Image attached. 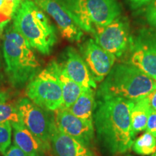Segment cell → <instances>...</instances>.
Instances as JSON below:
<instances>
[{"instance_id": "1", "label": "cell", "mask_w": 156, "mask_h": 156, "mask_svg": "<svg viewBox=\"0 0 156 156\" xmlns=\"http://www.w3.org/2000/svg\"><path fill=\"white\" fill-rule=\"evenodd\" d=\"M96 99V98H95ZM133 101L118 98L96 99L93 121L101 147L112 155L124 154L132 147L130 112Z\"/></svg>"}, {"instance_id": "2", "label": "cell", "mask_w": 156, "mask_h": 156, "mask_svg": "<svg viewBox=\"0 0 156 156\" xmlns=\"http://www.w3.org/2000/svg\"><path fill=\"white\" fill-rule=\"evenodd\" d=\"M3 55L6 75L15 88L26 86L40 72L41 65L34 48L12 24L6 30Z\"/></svg>"}, {"instance_id": "3", "label": "cell", "mask_w": 156, "mask_h": 156, "mask_svg": "<svg viewBox=\"0 0 156 156\" xmlns=\"http://www.w3.org/2000/svg\"><path fill=\"white\" fill-rule=\"evenodd\" d=\"M156 90V81L127 63L114 64L101 82L96 93L98 100L118 98L134 101L151 95Z\"/></svg>"}, {"instance_id": "4", "label": "cell", "mask_w": 156, "mask_h": 156, "mask_svg": "<svg viewBox=\"0 0 156 156\" xmlns=\"http://www.w3.org/2000/svg\"><path fill=\"white\" fill-rule=\"evenodd\" d=\"M12 25L34 49L49 55L57 42L55 26L33 0H22L12 17Z\"/></svg>"}, {"instance_id": "5", "label": "cell", "mask_w": 156, "mask_h": 156, "mask_svg": "<svg viewBox=\"0 0 156 156\" xmlns=\"http://www.w3.org/2000/svg\"><path fill=\"white\" fill-rule=\"evenodd\" d=\"M83 31L93 34L122 15L118 0H58Z\"/></svg>"}, {"instance_id": "6", "label": "cell", "mask_w": 156, "mask_h": 156, "mask_svg": "<svg viewBox=\"0 0 156 156\" xmlns=\"http://www.w3.org/2000/svg\"><path fill=\"white\" fill-rule=\"evenodd\" d=\"M125 55L126 63L134 66L156 81V30L142 28L130 38Z\"/></svg>"}, {"instance_id": "7", "label": "cell", "mask_w": 156, "mask_h": 156, "mask_svg": "<svg viewBox=\"0 0 156 156\" xmlns=\"http://www.w3.org/2000/svg\"><path fill=\"white\" fill-rule=\"evenodd\" d=\"M25 94L33 102L48 112L62 108L63 95L60 82L46 67L26 85Z\"/></svg>"}, {"instance_id": "8", "label": "cell", "mask_w": 156, "mask_h": 156, "mask_svg": "<svg viewBox=\"0 0 156 156\" xmlns=\"http://www.w3.org/2000/svg\"><path fill=\"white\" fill-rule=\"evenodd\" d=\"M22 122L25 127L38 140L46 153L51 151V130L54 115L30 100L22 98L16 103Z\"/></svg>"}, {"instance_id": "9", "label": "cell", "mask_w": 156, "mask_h": 156, "mask_svg": "<svg viewBox=\"0 0 156 156\" xmlns=\"http://www.w3.org/2000/svg\"><path fill=\"white\" fill-rule=\"evenodd\" d=\"M131 36L129 19L122 15L106 26L98 28L93 34L95 41L116 58L125 55Z\"/></svg>"}, {"instance_id": "10", "label": "cell", "mask_w": 156, "mask_h": 156, "mask_svg": "<svg viewBox=\"0 0 156 156\" xmlns=\"http://www.w3.org/2000/svg\"><path fill=\"white\" fill-rule=\"evenodd\" d=\"M80 54L95 83H101L115 64L116 58L101 47L93 38L79 46Z\"/></svg>"}, {"instance_id": "11", "label": "cell", "mask_w": 156, "mask_h": 156, "mask_svg": "<svg viewBox=\"0 0 156 156\" xmlns=\"http://www.w3.org/2000/svg\"><path fill=\"white\" fill-rule=\"evenodd\" d=\"M56 126L61 131L87 147H95V129L93 121L85 120L75 116L67 109L54 112Z\"/></svg>"}, {"instance_id": "12", "label": "cell", "mask_w": 156, "mask_h": 156, "mask_svg": "<svg viewBox=\"0 0 156 156\" xmlns=\"http://www.w3.org/2000/svg\"><path fill=\"white\" fill-rule=\"evenodd\" d=\"M45 13L51 17L57 25L60 34L71 43L80 42L83 31L77 25L65 7L58 0H33Z\"/></svg>"}, {"instance_id": "13", "label": "cell", "mask_w": 156, "mask_h": 156, "mask_svg": "<svg viewBox=\"0 0 156 156\" xmlns=\"http://www.w3.org/2000/svg\"><path fill=\"white\" fill-rule=\"evenodd\" d=\"M58 63L70 79L83 90L95 89L97 84L93 79L86 64L77 50L68 46L62 51Z\"/></svg>"}, {"instance_id": "14", "label": "cell", "mask_w": 156, "mask_h": 156, "mask_svg": "<svg viewBox=\"0 0 156 156\" xmlns=\"http://www.w3.org/2000/svg\"><path fill=\"white\" fill-rule=\"evenodd\" d=\"M51 147L54 156H98L94 149L61 131L56 126L55 119L51 130Z\"/></svg>"}, {"instance_id": "15", "label": "cell", "mask_w": 156, "mask_h": 156, "mask_svg": "<svg viewBox=\"0 0 156 156\" xmlns=\"http://www.w3.org/2000/svg\"><path fill=\"white\" fill-rule=\"evenodd\" d=\"M47 67L57 77L62 85L63 95V105L62 108H69L77 100L84 90L80 85L68 77L57 61L53 60L48 64Z\"/></svg>"}, {"instance_id": "16", "label": "cell", "mask_w": 156, "mask_h": 156, "mask_svg": "<svg viewBox=\"0 0 156 156\" xmlns=\"http://www.w3.org/2000/svg\"><path fill=\"white\" fill-rule=\"evenodd\" d=\"M14 145L28 156H46V152L23 123L12 124Z\"/></svg>"}, {"instance_id": "17", "label": "cell", "mask_w": 156, "mask_h": 156, "mask_svg": "<svg viewBox=\"0 0 156 156\" xmlns=\"http://www.w3.org/2000/svg\"><path fill=\"white\" fill-rule=\"evenodd\" d=\"M151 111L150 95L133 101V106L130 112L131 131L133 139L138 132L143 131L146 129L147 119Z\"/></svg>"}, {"instance_id": "18", "label": "cell", "mask_w": 156, "mask_h": 156, "mask_svg": "<svg viewBox=\"0 0 156 156\" xmlns=\"http://www.w3.org/2000/svg\"><path fill=\"white\" fill-rule=\"evenodd\" d=\"M95 102L96 99L95 90H84L77 100L67 108V110L79 118L93 121V114L94 112Z\"/></svg>"}, {"instance_id": "19", "label": "cell", "mask_w": 156, "mask_h": 156, "mask_svg": "<svg viewBox=\"0 0 156 156\" xmlns=\"http://www.w3.org/2000/svg\"><path fill=\"white\" fill-rule=\"evenodd\" d=\"M9 99L8 93L0 98V123L7 122H9L11 124L23 123L16 104L9 102Z\"/></svg>"}, {"instance_id": "20", "label": "cell", "mask_w": 156, "mask_h": 156, "mask_svg": "<svg viewBox=\"0 0 156 156\" xmlns=\"http://www.w3.org/2000/svg\"><path fill=\"white\" fill-rule=\"evenodd\" d=\"M132 148L138 155H153L156 153V139L151 133L145 132L134 141Z\"/></svg>"}, {"instance_id": "21", "label": "cell", "mask_w": 156, "mask_h": 156, "mask_svg": "<svg viewBox=\"0 0 156 156\" xmlns=\"http://www.w3.org/2000/svg\"><path fill=\"white\" fill-rule=\"evenodd\" d=\"M12 126L9 122L0 123V153L5 155L11 146Z\"/></svg>"}, {"instance_id": "22", "label": "cell", "mask_w": 156, "mask_h": 156, "mask_svg": "<svg viewBox=\"0 0 156 156\" xmlns=\"http://www.w3.org/2000/svg\"><path fill=\"white\" fill-rule=\"evenodd\" d=\"M144 15L148 24L156 30V0H153L146 6Z\"/></svg>"}, {"instance_id": "23", "label": "cell", "mask_w": 156, "mask_h": 156, "mask_svg": "<svg viewBox=\"0 0 156 156\" xmlns=\"http://www.w3.org/2000/svg\"><path fill=\"white\" fill-rule=\"evenodd\" d=\"M145 130L146 132L151 133L156 139V112L152 108L148 116Z\"/></svg>"}, {"instance_id": "24", "label": "cell", "mask_w": 156, "mask_h": 156, "mask_svg": "<svg viewBox=\"0 0 156 156\" xmlns=\"http://www.w3.org/2000/svg\"><path fill=\"white\" fill-rule=\"evenodd\" d=\"M132 9H137L146 7L153 0H125Z\"/></svg>"}, {"instance_id": "25", "label": "cell", "mask_w": 156, "mask_h": 156, "mask_svg": "<svg viewBox=\"0 0 156 156\" xmlns=\"http://www.w3.org/2000/svg\"><path fill=\"white\" fill-rule=\"evenodd\" d=\"M5 156H28L16 145H11Z\"/></svg>"}, {"instance_id": "26", "label": "cell", "mask_w": 156, "mask_h": 156, "mask_svg": "<svg viewBox=\"0 0 156 156\" xmlns=\"http://www.w3.org/2000/svg\"><path fill=\"white\" fill-rule=\"evenodd\" d=\"M150 102L151 108L156 112V90L150 95Z\"/></svg>"}, {"instance_id": "27", "label": "cell", "mask_w": 156, "mask_h": 156, "mask_svg": "<svg viewBox=\"0 0 156 156\" xmlns=\"http://www.w3.org/2000/svg\"><path fill=\"white\" fill-rule=\"evenodd\" d=\"M5 1H8V2H10L14 3L15 5L18 7L20 3L21 2V1H22V0H5Z\"/></svg>"}, {"instance_id": "28", "label": "cell", "mask_w": 156, "mask_h": 156, "mask_svg": "<svg viewBox=\"0 0 156 156\" xmlns=\"http://www.w3.org/2000/svg\"><path fill=\"white\" fill-rule=\"evenodd\" d=\"M5 28V26H4V25L0 24V36H1V35L2 34V32H3V30L4 28Z\"/></svg>"}, {"instance_id": "29", "label": "cell", "mask_w": 156, "mask_h": 156, "mask_svg": "<svg viewBox=\"0 0 156 156\" xmlns=\"http://www.w3.org/2000/svg\"><path fill=\"white\" fill-rule=\"evenodd\" d=\"M6 93H7V92H0V98H2L4 95H5Z\"/></svg>"}, {"instance_id": "30", "label": "cell", "mask_w": 156, "mask_h": 156, "mask_svg": "<svg viewBox=\"0 0 156 156\" xmlns=\"http://www.w3.org/2000/svg\"><path fill=\"white\" fill-rule=\"evenodd\" d=\"M3 2H4V0H0V8H1L2 6Z\"/></svg>"}, {"instance_id": "31", "label": "cell", "mask_w": 156, "mask_h": 156, "mask_svg": "<svg viewBox=\"0 0 156 156\" xmlns=\"http://www.w3.org/2000/svg\"><path fill=\"white\" fill-rule=\"evenodd\" d=\"M151 156H156V153H154V154H153V155H152Z\"/></svg>"}, {"instance_id": "32", "label": "cell", "mask_w": 156, "mask_h": 156, "mask_svg": "<svg viewBox=\"0 0 156 156\" xmlns=\"http://www.w3.org/2000/svg\"><path fill=\"white\" fill-rule=\"evenodd\" d=\"M0 68H1V60H0Z\"/></svg>"}, {"instance_id": "33", "label": "cell", "mask_w": 156, "mask_h": 156, "mask_svg": "<svg viewBox=\"0 0 156 156\" xmlns=\"http://www.w3.org/2000/svg\"><path fill=\"white\" fill-rule=\"evenodd\" d=\"M1 81H2V78L0 77V83H1Z\"/></svg>"}, {"instance_id": "34", "label": "cell", "mask_w": 156, "mask_h": 156, "mask_svg": "<svg viewBox=\"0 0 156 156\" xmlns=\"http://www.w3.org/2000/svg\"><path fill=\"white\" fill-rule=\"evenodd\" d=\"M128 156H132V155H128Z\"/></svg>"}, {"instance_id": "35", "label": "cell", "mask_w": 156, "mask_h": 156, "mask_svg": "<svg viewBox=\"0 0 156 156\" xmlns=\"http://www.w3.org/2000/svg\"><path fill=\"white\" fill-rule=\"evenodd\" d=\"M0 77H1V75H0Z\"/></svg>"}]
</instances>
